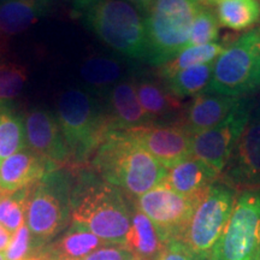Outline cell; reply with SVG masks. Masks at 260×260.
Wrapping results in <instances>:
<instances>
[{"label":"cell","mask_w":260,"mask_h":260,"mask_svg":"<svg viewBox=\"0 0 260 260\" xmlns=\"http://www.w3.org/2000/svg\"><path fill=\"white\" fill-rule=\"evenodd\" d=\"M93 170L106 183L121 189L129 198H139L159 186L168 169L139 146L125 132H111L98 147Z\"/></svg>","instance_id":"cell-1"},{"label":"cell","mask_w":260,"mask_h":260,"mask_svg":"<svg viewBox=\"0 0 260 260\" xmlns=\"http://www.w3.org/2000/svg\"><path fill=\"white\" fill-rule=\"evenodd\" d=\"M71 211L75 224L86 228L107 245H125L133 205L121 189L86 175L71 193Z\"/></svg>","instance_id":"cell-2"},{"label":"cell","mask_w":260,"mask_h":260,"mask_svg":"<svg viewBox=\"0 0 260 260\" xmlns=\"http://www.w3.org/2000/svg\"><path fill=\"white\" fill-rule=\"evenodd\" d=\"M57 119L70 154V168L81 169L110 133L113 132L106 109L82 89H68L57 104Z\"/></svg>","instance_id":"cell-3"},{"label":"cell","mask_w":260,"mask_h":260,"mask_svg":"<svg viewBox=\"0 0 260 260\" xmlns=\"http://www.w3.org/2000/svg\"><path fill=\"white\" fill-rule=\"evenodd\" d=\"M76 14L104 44L130 59H146L144 18L123 0H76Z\"/></svg>","instance_id":"cell-4"},{"label":"cell","mask_w":260,"mask_h":260,"mask_svg":"<svg viewBox=\"0 0 260 260\" xmlns=\"http://www.w3.org/2000/svg\"><path fill=\"white\" fill-rule=\"evenodd\" d=\"M201 5V0H155L144 18L145 61L158 68L184 50Z\"/></svg>","instance_id":"cell-5"},{"label":"cell","mask_w":260,"mask_h":260,"mask_svg":"<svg viewBox=\"0 0 260 260\" xmlns=\"http://www.w3.org/2000/svg\"><path fill=\"white\" fill-rule=\"evenodd\" d=\"M260 89V27L236 38L217 58L206 90L242 98Z\"/></svg>","instance_id":"cell-6"},{"label":"cell","mask_w":260,"mask_h":260,"mask_svg":"<svg viewBox=\"0 0 260 260\" xmlns=\"http://www.w3.org/2000/svg\"><path fill=\"white\" fill-rule=\"evenodd\" d=\"M70 210V182L59 169L28 188L25 218L32 239L31 249H38L59 232Z\"/></svg>","instance_id":"cell-7"},{"label":"cell","mask_w":260,"mask_h":260,"mask_svg":"<svg viewBox=\"0 0 260 260\" xmlns=\"http://www.w3.org/2000/svg\"><path fill=\"white\" fill-rule=\"evenodd\" d=\"M236 197V190L223 182H214L205 193L180 240L195 256L210 259L230 218Z\"/></svg>","instance_id":"cell-8"},{"label":"cell","mask_w":260,"mask_h":260,"mask_svg":"<svg viewBox=\"0 0 260 260\" xmlns=\"http://www.w3.org/2000/svg\"><path fill=\"white\" fill-rule=\"evenodd\" d=\"M260 254V189L236 197L230 218L209 260H256Z\"/></svg>","instance_id":"cell-9"},{"label":"cell","mask_w":260,"mask_h":260,"mask_svg":"<svg viewBox=\"0 0 260 260\" xmlns=\"http://www.w3.org/2000/svg\"><path fill=\"white\" fill-rule=\"evenodd\" d=\"M204 194L184 197L162 182L138 198L136 206L157 228L162 242L181 240Z\"/></svg>","instance_id":"cell-10"},{"label":"cell","mask_w":260,"mask_h":260,"mask_svg":"<svg viewBox=\"0 0 260 260\" xmlns=\"http://www.w3.org/2000/svg\"><path fill=\"white\" fill-rule=\"evenodd\" d=\"M251 115V102L241 98L219 124L191 136V157L203 161L220 177Z\"/></svg>","instance_id":"cell-11"},{"label":"cell","mask_w":260,"mask_h":260,"mask_svg":"<svg viewBox=\"0 0 260 260\" xmlns=\"http://www.w3.org/2000/svg\"><path fill=\"white\" fill-rule=\"evenodd\" d=\"M220 178L235 190L260 189V109L252 112Z\"/></svg>","instance_id":"cell-12"},{"label":"cell","mask_w":260,"mask_h":260,"mask_svg":"<svg viewBox=\"0 0 260 260\" xmlns=\"http://www.w3.org/2000/svg\"><path fill=\"white\" fill-rule=\"evenodd\" d=\"M125 133L168 170L191 157V136L176 123L151 124Z\"/></svg>","instance_id":"cell-13"},{"label":"cell","mask_w":260,"mask_h":260,"mask_svg":"<svg viewBox=\"0 0 260 260\" xmlns=\"http://www.w3.org/2000/svg\"><path fill=\"white\" fill-rule=\"evenodd\" d=\"M24 132L28 148L34 153L53 162L59 169L69 167V149L57 116L46 110H31L24 118Z\"/></svg>","instance_id":"cell-14"},{"label":"cell","mask_w":260,"mask_h":260,"mask_svg":"<svg viewBox=\"0 0 260 260\" xmlns=\"http://www.w3.org/2000/svg\"><path fill=\"white\" fill-rule=\"evenodd\" d=\"M240 99L241 98L205 90L188 104H184L176 124L181 125L190 136L206 132L225 119Z\"/></svg>","instance_id":"cell-15"},{"label":"cell","mask_w":260,"mask_h":260,"mask_svg":"<svg viewBox=\"0 0 260 260\" xmlns=\"http://www.w3.org/2000/svg\"><path fill=\"white\" fill-rule=\"evenodd\" d=\"M58 169L53 162L25 147L0 164V188L8 193L25 189Z\"/></svg>","instance_id":"cell-16"},{"label":"cell","mask_w":260,"mask_h":260,"mask_svg":"<svg viewBox=\"0 0 260 260\" xmlns=\"http://www.w3.org/2000/svg\"><path fill=\"white\" fill-rule=\"evenodd\" d=\"M106 95V112L113 132H126L153 124L140 104L134 80H122Z\"/></svg>","instance_id":"cell-17"},{"label":"cell","mask_w":260,"mask_h":260,"mask_svg":"<svg viewBox=\"0 0 260 260\" xmlns=\"http://www.w3.org/2000/svg\"><path fill=\"white\" fill-rule=\"evenodd\" d=\"M135 87L140 104L153 124L177 123L184 104L172 95L160 80L142 77L135 81Z\"/></svg>","instance_id":"cell-18"},{"label":"cell","mask_w":260,"mask_h":260,"mask_svg":"<svg viewBox=\"0 0 260 260\" xmlns=\"http://www.w3.org/2000/svg\"><path fill=\"white\" fill-rule=\"evenodd\" d=\"M51 6L52 0H3L0 3V44L30 28L47 15Z\"/></svg>","instance_id":"cell-19"},{"label":"cell","mask_w":260,"mask_h":260,"mask_svg":"<svg viewBox=\"0 0 260 260\" xmlns=\"http://www.w3.org/2000/svg\"><path fill=\"white\" fill-rule=\"evenodd\" d=\"M218 178L219 175L212 169L194 157H189L169 169L164 183L178 194L194 197L206 193Z\"/></svg>","instance_id":"cell-20"},{"label":"cell","mask_w":260,"mask_h":260,"mask_svg":"<svg viewBox=\"0 0 260 260\" xmlns=\"http://www.w3.org/2000/svg\"><path fill=\"white\" fill-rule=\"evenodd\" d=\"M124 247L133 253L136 260H159L164 251L165 243L157 228L139 210L136 204L133 205L132 226Z\"/></svg>","instance_id":"cell-21"},{"label":"cell","mask_w":260,"mask_h":260,"mask_svg":"<svg viewBox=\"0 0 260 260\" xmlns=\"http://www.w3.org/2000/svg\"><path fill=\"white\" fill-rule=\"evenodd\" d=\"M107 245L86 228L73 223V226L59 241L44 248L40 254L32 255L38 260H82L98 247Z\"/></svg>","instance_id":"cell-22"},{"label":"cell","mask_w":260,"mask_h":260,"mask_svg":"<svg viewBox=\"0 0 260 260\" xmlns=\"http://www.w3.org/2000/svg\"><path fill=\"white\" fill-rule=\"evenodd\" d=\"M201 4L212 9L219 25L235 31L247 30L260 21L258 0H201Z\"/></svg>","instance_id":"cell-23"},{"label":"cell","mask_w":260,"mask_h":260,"mask_svg":"<svg viewBox=\"0 0 260 260\" xmlns=\"http://www.w3.org/2000/svg\"><path fill=\"white\" fill-rule=\"evenodd\" d=\"M80 75L89 88L107 94L113 86L124 80L125 67L116 58L92 56L83 61Z\"/></svg>","instance_id":"cell-24"},{"label":"cell","mask_w":260,"mask_h":260,"mask_svg":"<svg viewBox=\"0 0 260 260\" xmlns=\"http://www.w3.org/2000/svg\"><path fill=\"white\" fill-rule=\"evenodd\" d=\"M213 65L214 63L195 65L160 81L169 92L177 99L183 100L186 98L197 96L209 87L213 73Z\"/></svg>","instance_id":"cell-25"},{"label":"cell","mask_w":260,"mask_h":260,"mask_svg":"<svg viewBox=\"0 0 260 260\" xmlns=\"http://www.w3.org/2000/svg\"><path fill=\"white\" fill-rule=\"evenodd\" d=\"M225 48L226 46L219 42L186 47L170 61L158 67L157 77L159 80H165L177 74L178 71L195 67V65L214 63L217 58L225 51Z\"/></svg>","instance_id":"cell-26"},{"label":"cell","mask_w":260,"mask_h":260,"mask_svg":"<svg viewBox=\"0 0 260 260\" xmlns=\"http://www.w3.org/2000/svg\"><path fill=\"white\" fill-rule=\"evenodd\" d=\"M25 147L24 119L9 102H0V164Z\"/></svg>","instance_id":"cell-27"},{"label":"cell","mask_w":260,"mask_h":260,"mask_svg":"<svg viewBox=\"0 0 260 260\" xmlns=\"http://www.w3.org/2000/svg\"><path fill=\"white\" fill-rule=\"evenodd\" d=\"M219 23L212 9L201 5L190 27L187 46L213 44L219 39Z\"/></svg>","instance_id":"cell-28"},{"label":"cell","mask_w":260,"mask_h":260,"mask_svg":"<svg viewBox=\"0 0 260 260\" xmlns=\"http://www.w3.org/2000/svg\"><path fill=\"white\" fill-rule=\"evenodd\" d=\"M29 188V187H28ZM28 188L22 190L6 193L0 199V224L15 234L25 223V204Z\"/></svg>","instance_id":"cell-29"},{"label":"cell","mask_w":260,"mask_h":260,"mask_svg":"<svg viewBox=\"0 0 260 260\" xmlns=\"http://www.w3.org/2000/svg\"><path fill=\"white\" fill-rule=\"evenodd\" d=\"M27 82L25 68L15 63L0 61V102H9L17 96Z\"/></svg>","instance_id":"cell-30"},{"label":"cell","mask_w":260,"mask_h":260,"mask_svg":"<svg viewBox=\"0 0 260 260\" xmlns=\"http://www.w3.org/2000/svg\"><path fill=\"white\" fill-rule=\"evenodd\" d=\"M31 234L30 230L24 223L19 229L14 234L11 241H10L8 248L5 249L6 260H28L30 259L31 249Z\"/></svg>","instance_id":"cell-31"},{"label":"cell","mask_w":260,"mask_h":260,"mask_svg":"<svg viewBox=\"0 0 260 260\" xmlns=\"http://www.w3.org/2000/svg\"><path fill=\"white\" fill-rule=\"evenodd\" d=\"M82 260H136L133 253L128 251L124 246L107 245L102 248L95 249Z\"/></svg>","instance_id":"cell-32"},{"label":"cell","mask_w":260,"mask_h":260,"mask_svg":"<svg viewBox=\"0 0 260 260\" xmlns=\"http://www.w3.org/2000/svg\"><path fill=\"white\" fill-rule=\"evenodd\" d=\"M159 260H203L195 256L180 240H171L164 247Z\"/></svg>","instance_id":"cell-33"},{"label":"cell","mask_w":260,"mask_h":260,"mask_svg":"<svg viewBox=\"0 0 260 260\" xmlns=\"http://www.w3.org/2000/svg\"><path fill=\"white\" fill-rule=\"evenodd\" d=\"M12 236H14V234L10 233L8 229H5V228L0 224V252L5 251V249L8 248Z\"/></svg>","instance_id":"cell-34"},{"label":"cell","mask_w":260,"mask_h":260,"mask_svg":"<svg viewBox=\"0 0 260 260\" xmlns=\"http://www.w3.org/2000/svg\"><path fill=\"white\" fill-rule=\"evenodd\" d=\"M129 2L133 3L141 14L146 15L153 6L155 0H129Z\"/></svg>","instance_id":"cell-35"},{"label":"cell","mask_w":260,"mask_h":260,"mask_svg":"<svg viewBox=\"0 0 260 260\" xmlns=\"http://www.w3.org/2000/svg\"><path fill=\"white\" fill-rule=\"evenodd\" d=\"M0 260H6L5 258V254L3 252H0Z\"/></svg>","instance_id":"cell-36"},{"label":"cell","mask_w":260,"mask_h":260,"mask_svg":"<svg viewBox=\"0 0 260 260\" xmlns=\"http://www.w3.org/2000/svg\"><path fill=\"white\" fill-rule=\"evenodd\" d=\"M5 193H6V191H4V190L2 189V188H0V199H2V198L4 197V194H5Z\"/></svg>","instance_id":"cell-37"},{"label":"cell","mask_w":260,"mask_h":260,"mask_svg":"<svg viewBox=\"0 0 260 260\" xmlns=\"http://www.w3.org/2000/svg\"><path fill=\"white\" fill-rule=\"evenodd\" d=\"M28 260H37L35 258H30V259H28Z\"/></svg>","instance_id":"cell-38"},{"label":"cell","mask_w":260,"mask_h":260,"mask_svg":"<svg viewBox=\"0 0 260 260\" xmlns=\"http://www.w3.org/2000/svg\"><path fill=\"white\" fill-rule=\"evenodd\" d=\"M256 260H260V254H259V256H258V259H256Z\"/></svg>","instance_id":"cell-39"},{"label":"cell","mask_w":260,"mask_h":260,"mask_svg":"<svg viewBox=\"0 0 260 260\" xmlns=\"http://www.w3.org/2000/svg\"><path fill=\"white\" fill-rule=\"evenodd\" d=\"M258 3H259V4H260V0H258Z\"/></svg>","instance_id":"cell-40"},{"label":"cell","mask_w":260,"mask_h":260,"mask_svg":"<svg viewBox=\"0 0 260 260\" xmlns=\"http://www.w3.org/2000/svg\"><path fill=\"white\" fill-rule=\"evenodd\" d=\"M3 2V0H0V3H2Z\"/></svg>","instance_id":"cell-41"}]
</instances>
